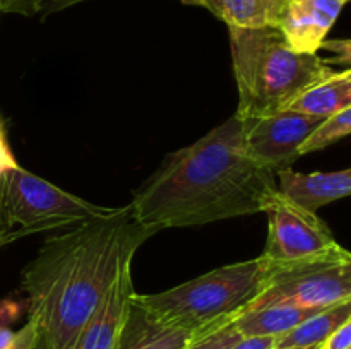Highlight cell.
<instances>
[{"mask_svg": "<svg viewBox=\"0 0 351 349\" xmlns=\"http://www.w3.org/2000/svg\"><path fill=\"white\" fill-rule=\"evenodd\" d=\"M154 235L127 204L45 240L21 272L27 320L45 349H75L122 267Z\"/></svg>", "mask_w": 351, "mask_h": 349, "instance_id": "cell-1", "label": "cell"}, {"mask_svg": "<svg viewBox=\"0 0 351 349\" xmlns=\"http://www.w3.org/2000/svg\"><path fill=\"white\" fill-rule=\"evenodd\" d=\"M247 120L233 113L194 144L167 154L134 192L130 209L154 231L264 212L276 173L249 156Z\"/></svg>", "mask_w": 351, "mask_h": 349, "instance_id": "cell-2", "label": "cell"}, {"mask_svg": "<svg viewBox=\"0 0 351 349\" xmlns=\"http://www.w3.org/2000/svg\"><path fill=\"white\" fill-rule=\"evenodd\" d=\"M242 120L261 118L288 106L315 82L335 74L331 60L300 53L278 27H228Z\"/></svg>", "mask_w": 351, "mask_h": 349, "instance_id": "cell-3", "label": "cell"}, {"mask_svg": "<svg viewBox=\"0 0 351 349\" xmlns=\"http://www.w3.org/2000/svg\"><path fill=\"white\" fill-rule=\"evenodd\" d=\"M269 263L264 257L230 263L184 284L151 294H134V301L154 320L209 334L235 320L266 286Z\"/></svg>", "mask_w": 351, "mask_h": 349, "instance_id": "cell-4", "label": "cell"}, {"mask_svg": "<svg viewBox=\"0 0 351 349\" xmlns=\"http://www.w3.org/2000/svg\"><path fill=\"white\" fill-rule=\"evenodd\" d=\"M3 202L24 236L47 229H65L110 214L115 207L93 204L43 180L17 164L3 173Z\"/></svg>", "mask_w": 351, "mask_h": 349, "instance_id": "cell-5", "label": "cell"}, {"mask_svg": "<svg viewBox=\"0 0 351 349\" xmlns=\"http://www.w3.org/2000/svg\"><path fill=\"white\" fill-rule=\"evenodd\" d=\"M348 300H351V253L346 252L345 255L297 266L269 263L266 286L247 310L278 303L328 308Z\"/></svg>", "mask_w": 351, "mask_h": 349, "instance_id": "cell-6", "label": "cell"}, {"mask_svg": "<svg viewBox=\"0 0 351 349\" xmlns=\"http://www.w3.org/2000/svg\"><path fill=\"white\" fill-rule=\"evenodd\" d=\"M264 212L267 214V242L261 257L273 266H297L348 252L317 212L291 204L280 192Z\"/></svg>", "mask_w": 351, "mask_h": 349, "instance_id": "cell-7", "label": "cell"}, {"mask_svg": "<svg viewBox=\"0 0 351 349\" xmlns=\"http://www.w3.org/2000/svg\"><path fill=\"white\" fill-rule=\"evenodd\" d=\"M324 118L285 112L247 120L245 149L252 159L274 173L288 170L300 157L304 140Z\"/></svg>", "mask_w": 351, "mask_h": 349, "instance_id": "cell-8", "label": "cell"}, {"mask_svg": "<svg viewBox=\"0 0 351 349\" xmlns=\"http://www.w3.org/2000/svg\"><path fill=\"white\" fill-rule=\"evenodd\" d=\"M350 0H287L278 29L300 53H317Z\"/></svg>", "mask_w": 351, "mask_h": 349, "instance_id": "cell-9", "label": "cell"}, {"mask_svg": "<svg viewBox=\"0 0 351 349\" xmlns=\"http://www.w3.org/2000/svg\"><path fill=\"white\" fill-rule=\"evenodd\" d=\"M132 263L122 267L117 279L106 291L98 310L88 322L75 349H117L123 325L129 317L132 298Z\"/></svg>", "mask_w": 351, "mask_h": 349, "instance_id": "cell-10", "label": "cell"}, {"mask_svg": "<svg viewBox=\"0 0 351 349\" xmlns=\"http://www.w3.org/2000/svg\"><path fill=\"white\" fill-rule=\"evenodd\" d=\"M276 174H280L278 192L281 197L305 211L317 212L324 205L351 194V170L297 173L288 168Z\"/></svg>", "mask_w": 351, "mask_h": 349, "instance_id": "cell-11", "label": "cell"}, {"mask_svg": "<svg viewBox=\"0 0 351 349\" xmlns=\"http://www.w3.org/2000/svg\"><path fill=\"white\" fill-rule=\"evenodd\" d=\"M194 332L154 320L134 301L117 349H184L197 339Z\"/></svg>", "mask_w": 351, "mask_h": 349, "instance_id": "cell-12", "label": "cell"}, {"mask_svg": "<svg viewBox=\"0 0 351 349\" xmlns=\"http://www.w3.org/2000/svg\"><path fill=\"white\" fill-rule=\"evenodd\" d=\"M321 310L324 308H304L287 303L267 305L243 311L233 320V325L242 337L278 339Z\"/></svg>", "mask_w": 351, "mask_h": 349, "instance_id": "cell-13", "label": "cell"}, {"mask_svg": "<svg viewBox=\"0 0 351 349\" xmlns=\"http://www.w3.org/2000/svg\"><path fill=\"white\" fill-rule=\"evenodd\" d=\"M345 108H351L350 68L335 72L329 77L312 84L288 106V109L291 112L321 116V118H328L335 113L343 112Z\"/></svg>", "mask_w": 351, "mask_h": 349, "instance_id": "cell-14", "label": "cell"}, {"mask_svg": "<svg viewBox=\"0 0 351 349\" xmlns=\"http://www.w3.org/2000/svg\"><path fill=\"white\" fill-rule=\"evenodd\" d=\"M287 0H201L228 27H278Z\"/></svg>", "mask_w": 351, "mask_h": 349, "instance_id": "cell-15", "label": "cell"}, {"mask_svg": "<svg viewBox=\"0 0 351 349\" xmlns=\"http://www.w3.org/2000/svg\"><path fill=\"white\" fill-rule=\"evenodd\" d=\"M351 318V300L332 305L317 311L307 320L302 322L293 331L276 339L274 348L283 349H305L312 346H321L339 325Z\"/></svg>", "mask_w": 351, "mask_h": 349, "instance_id": "cell-16", "label": "cell"}, {"mask_svg": "<svg viewBox=\"0 0 351 349\" xmlns=\"http://www.w3.org/2000/svg\"><path fill=\"white\" fill-rule=\"evenodd\" d=\"M351 133V108H345L343 112L335 113L322 120L314 132L304 140L300 147V156L308 153H315L329 147L331 144L345 139Z\"/></svg>", "mask_w": 351, "mask_h": 349, "instance_id": "cell-17", "label": "cell"}, {"mask_svg": "<svg viewBox=\"0 0 351 349\" xmlns=\"http://www.w3.org/2000/svg\"><path fill=\"white\" fill-rule=\"evenodd\" d=\"M242 339L240 332L237 331L233 322L202 335V337L194 339L191 344L185 346L184 349H230L235 342Z\"/></svg>", "mask_w": 351, "mask_h": 349, "instance_id": "cell-18", "label": "cell"}, {"mask_svg": "<svg viewBox=\"0 0 351 349\" xmlns=\"http://www.w3.org/2000/svg\"><path fill=\"white\" fill-rule=\"evenodd\" d=\"M24 233L21 229H16V224L10 219L7 212L5 202H3V174L0 177V250L5 245L12 243L14 240L23 238Z\"/></svg>", "mask_w": 351, "mask_h": 349, "instance_id": "cell-19", "label": "cell"}, {"mask_svg": "<svg viewBox=\"0 0 351 349\" xmlns=\"http://www.w3.org/2000/svg\"><path fill=\"white\" fill-rule=\"evenodd\" d=\"M27 313L26 298H0V327H9L16 324L23 315Z\"/></svg>", "mask_w": 351, "mask_h": 349, "instance_id": "cell-20", "label": "cell"}, {"mask_svg": "<svg viewBox=\"0 0 351 349\" xmlns=\"http://www.w3.org/2000/svg\"><path fill=\"white\" fill-rule=\"evenodd\" d=\"M321 349H351V318L322 342Z\"/></svg>", "mask_w": 351, "mask_h": 349, "instance_id": "cell-21", "label": "cell"}, {"mask_svg": "<svg viewBox=\"0 0 351 349\" xmlns=\"http://www.w3.org/2000/svg\"><path fill=\"white\" fill-rule=\"evenodd\" d=\"M38 337H40V334H38L36 325H34L33 322L27 320L26 325H24L21 331L16 332L14 341L10 342V346L7 349H33Z\"/></svg>", "mask_w": 351, "mask_h": 349, "instance_id": "cell-22", "label": "cell"}, {"mask_svg": "<svg viewBox=\"0 0 351 349\" xmlns=\"http://www.w3.org/2000/svg\"><path fill=\"white\" fill-rule=\"evenodd\" d=\"M41 0H0V14H23V16H36Z\"/></svg>", "mask_w": 351, "mask_h": 349, "instance_id": "cell-23", "label": "cell"}, {"mask_svg": "<svg viewBox=\"0 0 351 349\" xmlns=\"http://www.w3.org/2000/svg\"><path fill=\"white\" fill-rule=\"evenodd\" d=\"M322 48H326V50H331L336 53V58H329V60H331V64H335V62H338L339 64V62H341V64L350 65L351 41L348 40V38H345V40H324L319 50H322Z\"/></svg>", "mask_w": 351, "mask_h": 349, "instance_id": "cell-24", "label": "cell"}, {"mask_svg": "<svg viewBox=\"0 0 351 349\" xmlns=\"http://www.w3.org/2000/svg\"><path fill=\"white\" fill-rule=\"evenodd\" d=\"M17 166V161L14 157L12 151H10L9 142H7L5 130H3L2 123H0V177H2L5 171L12 170Z\"/></svg>", "mask_w": 351, "mask_h": 349, "instance_id": "cell-25", "label": "cell"}, {"mask_svg": "<svg viewBox=\"0 0 351 349\" xmlns=\"http://www.w3.org/2000/svg\"><path fill=\"white\" fill-rule=\"evenodd\" d=\"M82 2H86V0H41L36 16H50V14L69 9V7L77 5V3Z\"/></svg>", "mask_w": 351, "mask_h": 349, "instance_id": "cell-26", "label": "cell"}, {"mask_svg": "<svg viewBox=\"0 0 351 349\" xmlns=\"http://www.w3.org/2000/svg\"><path fill=\"white\" fill-rule=\"evenodd\" d=\"M274 337H242L230 349H271L274 348Z\"/></svg>", "mask_w": 351, "mask_h": 349, "instance_id": "cell-27", "label": "cell"}, {"mask_svg": "<svg viewBox=\"0 0 351 349\" xmlns=\"http://www.w3.org/2000/svg\"><path fill=\"white\" fill-rule=\"evenodd\" d=\"M185 5H201V0H180Z\"/></svg>", "mask_w": 351, "mask_h": 349, "instance_id": "cell-28", "label": "cell"}, {"mask_svg": "<svg viewBox=\"0 0 351 349\" xmlns=\"http://www.w3.org/2000/svg\"><path fill=\"white\" fill-rule=\"evenodd\" d=\"M33 349H45L43 348V344H41V341H40V337H38V341H36V344H34V348Z\"/></svg>", "mask_w": 351, "mask_h": 349, "instance_id": "cell-29", "label": "cell"}, {"mask_svg": "<svg viewBox=\"0 0 351 349\" xmlns=\"http://www.w3.org/2000/svg\"><path fill=\"white\" fill-rule=\"evenodd\" d=\"M271 349H283V348H271Z\"/></svg>", "mask_w": 351, "mask_h": 349, "instance_id": "cell-30", "label": "cell"}]
</instances>
